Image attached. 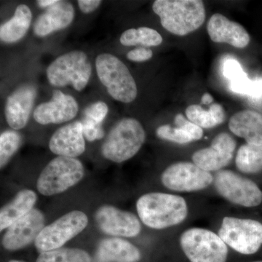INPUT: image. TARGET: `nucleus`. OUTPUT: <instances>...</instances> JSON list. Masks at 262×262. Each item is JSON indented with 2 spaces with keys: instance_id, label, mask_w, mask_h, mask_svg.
Here are the masks:
<instances>
[{
  "instance_id": "f704fd0d",
  "label": "nucleus",
  "mask_w": 262,
  "mask_h": 262,
  "mask_svg": "<svg viewBox=\"0 0 262 262\" xmlns=\"http://www.w3.org/2000/svg\"><path fill=\"white\" fill-rule=\"evenodd\" d=\"M152 56L153 52L149 48H139L129 51L127 58L132 61L144 62L151 59Z\"/></svg>"
},
{
  "instance_id": "412c9836",
  "label": "nucleus",
  "mask_w": 262,
  "mask_h": 262,
  "mask_svg": "<svg viewBox=\"0 0 262 262\" xmlns=\"http://www.w3.org/2000/svg\"><path fill=\"white\" fill-rule=\"evenodd\" d=\"M141 253L136 246L121 238H108L98 246L96 262H138Z\"/></svg>"
},
{
  "instance_id": "f8f14e48",
  "label": "nucleus",
  "mask_w": 262,
  "mask_h": 262,
  "mask_svg": "<svg viewBox=\"0 0 262 262\" xmlns=\"http://www.w3.org/2000/svg\"><path fill=\"white\" fill-rule=\"evenodd\" d=\"M236 146L237 143L232 136L221 133L215 136L211 146L193 154V163L206 171H220L232 161Z\"/></svg>"
},
{
  "instance_id": "c85d7f7f",
  "label": "nucleus",
  "mask_w": 262,
  "mask_h": 262,
  "mask_svg": "<svg viewBox=\"0 0 262 262\" xmlns=\"http://www.w3.org/2000/svg\"><path fill=\"white\" fill-rule=\"evenodd\" d=\"M229 89L237 94L247 95L252 98H259L262 96V80H251L246 74L230 81Z\"/></svg>"
},
{
  "instance_id": "c9c22d12",
  "label": "nucleus",
  "mask_w": 262,
  "mask_h": 262,
  "mask_svg": "<svg viewBox=\"0 0 262 262\" xmlns=\"http://www.w3.org/2000/svg\"><path fill=\"white\" fill-rule=\"evenodd\" d=\"M100 0H79L78 5L81 11L84 13L94 12L101 5Z\"/></svg>"
},
{
  "instance_id": "2f4dec72",
  "label": "nucleus",
  "mask_w": 262,
  "mask_h": 262,
  "mask_svg": "<svg viewBox=\"0 0 262 262\" xmlns=\"http://www.w3.org/2000/svg\"><path fill=\"white\" fill-rule=\"evenodd\" d=\"M174 123H175V125H180L184 127L188 134H189V136L192 137L193 141L200 140L203 138V128L189 121L188 119L184 117L182 114L179 113L177 115L175 119H174Z\"/></svg>"
},
{
  "instance_id": "aec40b11",
  "label": "nucleus",
  "mask_w": 262,
  "mask_h": 262,
  "mask_svg": "<svg viewBox=\"0 0 262 262\" xmlns=\"http://www.w3.org/2000/svg\"><path fill=\"white\" fill-rule=\"evenodd\" d=\"M229 128L247 144L262 146L261 114L248 110L234 114L229 120Z\"/></svg>"
},
{
  "instance_id": "6e6552de",
  "label": "nucleus",
  "mask_w": 262,
  "mask_h": 262,
  "mask_svg": "<svg viewBox=\"0 0 262 262\" xmlns=\"http://www.w3.org/2000/svg\"><path fill=\"white\" fill-rule=\"evenodd\" d=\"M219 236L237 252L254 254L262 246V224L256 220L225 217Z\"/></svg>"
},
{
  "instance_id": "5701e85b",
  "label": "nucleus",
  "mask_w": 262,
  "mask_h": 262,
  "mask_svg": "<svg viewBox=\"0 0 262 262\" xmlns=\"http://www.w3.org/2000/svg\"><path fill=\"white\" fill-rule=\"evenodd\" d=\"M32 19L30 8L26 5H18L13 18L0 27V39L6 43L18 42L28 32Z\"/></svg>"
},
{
  "instance_id": "4468645a",
  "label": "nucleus",
  "mask_w": 262,
  "mask_h": 262,
  "mask_svg": "<svg viewBox=\"0 0 262 262\" xmlns=\"http://www.w3.org/2000/svg\"><path fill=\"white\" fill-rule=\"evenodd\" d=\"M45 218L42 212L32 209L28 214L13 224L3 239V245L9 251H16L35 242L44 229Z\"/></svg>"
},
{
  "instance_id": "20e7f679",
  "label": "nucleus",
  "mask_w": 262,
  "mask_h": 262,
  "mask_svg": "<svg viewBox=\"0 0 262 262\" xmlns=\"http://www.w3.org/2000/svg\"><path fill=\"white\" fill-rule=\"evenodd\" d=\"M98 78L110 96L122 103L133 102L137 96V86L130 71L117 57L110 53L96 60Z\"/></svg>"
},
{
  "instance_id": "0eeeda50",
  "label": "nucleus",
  "mask_w": 262,
  "mask_h": 262,
  "mask_svg": "<svg viewBox=\"0 0 262 262\" xmlns=\"http://www.w3.org/2000/svg\"><path fill=\"white\" fill-rule=\"evenodd\" d=\"M183 252L191 262H226L227 245L219 234L202 228H192L180 237Z\"/></svg>"
},
{
  "instance_id": "72a5a7b5",
  "label": "nucleus",
  "mask_w": 262,
  "mask_h": 262,
  "mask_svg": "<svg viewBox=\"0 0 262 262\" xmlns=\"http://www.w3.org/2000/svg\"><path fill=\"white\" fill-rule=\"evenodd\" d=\"M223 73L229 82L235 80L246 74L239 62L234 59H229L226 61L224 65Z\"/></svg>"
},
{
  "instance_id": "f257e3e1",
  "label": "nucleus",
  "mask_w": 262,
  "mask_h": 262,
  "mask_svg": "<svg viewBox=\"0 0 262 262\" xmlns=\"http://www.w3.org/2000/svg\"><path fill=\"white\" fill-rule=\"evenodd\" d=\"M136 209L143 223L156 229L179 225L188 214L185 200L166 193L152 192L141 196L136 203Z\"/></svg>"
},
{
  "instance_id": "1a4fd4ad",
  "label": "nucleus",
  "mask_w": 262,
  "mask_h": 262,
  "mask_svg": "<svg viewBox=\"0 0 262 262\" xmlns=\"http://www.w3.org/2000/svg\"><path fill=\"white\" fill-rule=\"evenodd\" d=\"M89 223L87 215L75 211L63 215L51 225L45 227L36 239V248L39 252L58 249L67 241L84 230Z\"/></svg>"
},
{
  "instance_id": "f3484780",
  "label": "nucleus",
  "mask_w": 262,
  "mask_h": 262,
  "mask_svg": "<svg viewBox=\"0 0 262 262\" xmlns=\"http://www.w3.org/2000/svg\"><path fill=\"white\" fill-rule=\"evenodd\" d=\"M207 31L213 42L227 43L237 48L247 47L251 39L242 25L220 13L212 15L208 20Z\"/></svg>"
},
{
  "instance_id": "e433bc0d",
  "label": "nucleus",
  "mask_w": 262,
  "mask_h": 262,
  "mask_svg": "<svg viewBox=\"0 0 262 262\" xmlns=\"http://www.w3.org/2000/svg\"><path fill=\"white\" fill-rule=\"evenodd\" d=\"M58 3L57 0H39L37 2L38 6L39 8H50V7L53 6V5L56 4Z\"/></svg>"
},
{
  "instance_id": "6ab92c4d",
  "label": "nucleus",
  "mask_w": 262,
  "mask_h": 262,
  "mask_svg": "<svg viewBox=\"0 0 262 262\" xmlns=\"http://www.w3.org/2000/svg\"><path fill=\"white\" fill-rule=\"evenodd\" d=\"M75 18L73 5L68 2L58 1L56 4L47 8L34 25V34L38 37L48 34L68 27Z\"/></svg>"
},
{
  "instance_id": "58836bf2",
  "label": "nucleus",
  "mask_w": 262,
  "mask_h": 262,
  "mask_svg": "<svg viewBox=\"0 0 262 262\" xmlns=\"http://www.w3.org/2000/svg\"><path fill=\"white\" fill-rule=\"evenodd\" d=\"M10 262H24V261H18V260H12V261H10Z\"/></svg>"
},
{
  "instance_id": "f03ea898",
  "label": "nucleus",
  "mask_w": 262,
  "mask_h": 262,
  "mask_svg": "<svg viewBox=\"0 0 262 262\" xmlns=\"http://www.w3.org/2000/svg\"><path fill=\"white\" fill-rule=\"evenodd\" d=\"M152 10L163 28L178 36L194 32L206 20L204 4L200 0H156Z\"/></svg>"
},
{
  "instance_id": "c756f323",
  "label": "nucleus",
  "mask_w": 262,
  "mask_h": 262,
  "mask_svg": "<svg viewBox=\"0 0 262 262\" xmlns=\"http://www.w3.org/2000/svg\"><path fill=\"white\" fill-rule=\"evenodd\" d=\"M175 127L169 125H162L157 129V136L163 139L179 144H185L193 141L187 130L182 125H176Z\"/></svg>"
},
{
  "instance_id": "cd10ccee",
  "label": "nucleus",
  "mask_w": 262,
  "mask_h": 262,
  "mask_svg": "<svg viewBox=\"0 0 262 262\" xmlns=\"http://www.w3.org/2000/svg\"><path fill=\"white\" fill-rule=\"evenodd\" d=\"M21 137L15 130H6L0 136V166H5L20 147Z\"/></svg>"
},
{
  "instance_id": "9b49d317",
  "label": "nucleus",
  "mask_w": 262,
  "mask_h": 262,
  "mask_svg": "<svg viewBox=\"0 0 262 262\" xmlns=\"http://www.w3.org/2000/svg\"><path fill=\"white\" fill-rule=\"evenodd\" d=\"M161 180L169 189L189 192L206 189L213 182V177L194 163L179 162L165 169Z\"/></svg>"
},
{
  "instance_id": "7c9ffc66",
  "label": "nucleus",
  "mask_w": 262,
  "mask_h": 262,
  "mask_svg": "<svg viewBox=\"0 0 262 262\" xmlns=\"http://www.w3.org/2000/svg\"><path fill=\"white\" fill-rule=\"evenodd\" d=\"M108 108L106 103L103 101L93 103L84 111V118L95 123L101 125L105 117L107 115Z\"/></svg>"
},
{
  "instance_id": "2eb2a0df",
  "label": "nucleus",
  "mask_w": 262,
  "mask_h": 262,
  "mask_svg": "<svg viewBox=\"0 0 262 262\" xmlns=\"http://www.w3.org/2000/svg\"><path fill=\"white\" fill-rule=\"evenodd\" d=\"M78 104L73 96L53 91L51 101L39 104L34 112V118L41 125L60 124L75 118Z\"/></svg>"
},
{
  "instance_id": "ea45409f",
  "label": "nucleus",
  "mask_w": 262,
  "mask_h": 262,
  "mask_svg": "<svg viewBox=\"0 0 262 262\" xmlns=\"http://www.w3.org/2000/svg\"><path fill=\"white\" fill-rule=\"evenodd\" d=\"M253 262H262V261H253Z\"/></svg>"
},
{
  "instance_id": "393cba45",
  "label": "nucleus",
  "mask_w": 262,
  "mask_h": 262,
  "mask_svg": "<svg viewBox=\"0 0 262 262\" xmlns=\"http://www.w3.org/2000/svg\"><path fill=\"white\" fill-rule=\"evenodd\" d=\"M236 165L245 173H257L262 170V146L244 144L237 151Z\"/></svg>"
},
{
  "instance_id": "9d476101",
  "label": "nucleus",
  "mask_w": 262,
  "mask_h": 262,
  "mask_svg": "<svg viewBox=\"0 0 262 262\" xmlns=\"http://www.w3.org/2000/svg\"><path fill=\"white\" fill-rule=\"evenodd\" d=\"M213 181L217 192L234 205L251 208L262 203V192L257 184L232 170H220Z\"/></svg>"
},
{
  "instance_id": "a878e982",
  "label": "nucleus",
  "mask_w": 262,
  "mask_h": 262,
  "mask_svg": "<svg viewBox=\"0 0 262 262\" xmlns=\"http://www.w3.org/2000/svg\"><path fill=\"white\" fill-rule=\"evenodd\" d=\"M122 46H134L141 45L145 47L158 46L163 42L159 32L149 27L130 29L122 33L120 39Z\"/></svg>"
},
{
  "instance_id": "a211bd4d",
  "label": "nucleus",
  "mask_w": 262,
  "mask_h": 262,
  "mask_svg": "<svg viewBox=\"0 0 262 262\" xmlns=\"http://www.w3.org/2000/svg\"><path fill=\"white\" fill-rule=\"evenodd\" d=\"M52 152L67 158L80 156L85 150L83 127L81 122H75L60 127L49 142Z\"/></svg>"
},
{
  "instance_id": "4be33fe9",
  "label": "nucleus",
  "mask_w": 262,
  "mask_h": 262,
  "mask_svg": "<svg viewBox=\"0 0 262 262\" xmlns=\"http://www.w3.org/2000/svg\"><path fill=\"white\" fill-rule=\"evenodd\" d=\"M36 193L24 189L15 195L14 199L3 207L0 212V229L9 228L17 221L23 218L32 211L37 202Z\"/></svg>"
},
{
  "instance_id": "b1692460",
  "label": "nucleus",
  "mask_w": 262,
  "mask_h": 262,
  "mask_svg": "<svg viewBox=\"0 0 262 262\" xmlns=\"http://www.w3.org/2000/svg\"><path fill=\"white\" fill-rule=\"evenodd\" d=\"M189 121L201 128H212L223 123L226 120L225 108L220 103H212L209 110L206 111L200 105L188 106L185 111Z\"/></svg>"
},
{
  "instance_id": "473e14b6",
  "label": "nucleus",
  "mask_w": 262,
  "mask_h": 262,
  "mask_svg": "<svg viewBox=\"0 0 262 262\" xmlns=\"http://www.w3.org/2000/svg\"><path fill=\"white\" fill-rule=\"evenodd\" d=\"M82 127H83L84 137L89 141H94L102 139L104 136V131L101 125L95 123V122L87 120V119H82Z\"/></svg>"
},
{
  "instance_id": "dca6fc26",
  "label": "nucleus",
  "mask_w": 262,
  "mask_h": 262,
  "mask_svg": "<svg viewBox=\"0 0 262 262\" xmlns=\"http://www.w3.org/2000/svg\"><path fill=\"white\" fill-rule=\"evenodd\" d=\"M36 97L37 89L32 84L20 86L8 96L5 117L13 130H20L27 125Z\"/></svg>"
},
{
  "instance_id": "39448f33",
  "label": "nucleus",
  "mask_w": 262,
  "mask_h": 262,
  "mask_svg": "<svg viewBox=\"0 0 262 262\" xmlns=\"http://www.w3.org/2000/svg\"><path fill=\"white\" fill-rule=\"evenodd\" d=\"M84 174V167L80 160L57 157L46 165L39 175L37 190L46 196L59 194L80 182Z\"/></svg>"
},
{
  "instance_id": "bb28decb",
  "label": "nucleus",
  "mask_w": 262,
  "mask_h": 262,
  "mask_svg": "<svg viewBox=\"0 0 262 262\" xmlns=\"http://www.w3.org/2000/svg\"><path fill=\"white\" fill-rule=\"evenodd\" d=\"M37 262H91V256L78 248H58L41 253Z\"/></svg>"
},
{
  "instance_id": "423d86ee",
  "label": "nucleus",
  "mask_w": 262,
  "mask_h": 262,
  "mask_svg": "<svg viewBox=\"0 0 262 262\" xmlns=\"http://www.w3.org/2000/svg\"><path fill=\"white\" fill-rule=\"evenodd\" d=\"M92 67L84 52L75 51L58 57L47 70L48 81L53 86L71 84L77 91L89 83Z\"/></svg>"
},
{
  "instance_id": "ddd939ff",
  "label": "nucleus",
  "mask_w": 262,
  "mask_h": 262,
  "mask_svg": "<svg viewBox=\"0 0 262 262\" xmlns=\"http://www.w3.org/2000/svg\"><path fill=\"white\" fill-rule=\"evenodd\" d=\"M96 222L99 229L110 235L134 237L140 233L141 229L140 222L135 215L111 206L98 208Z\"/></svg>"
},
{
  "instance_id": "7ed1b4c3",
  "label": "nucleus",
  "mask_w": 262,
  "mask_h": 262,
  "mask_svg": "<svg viewBox=\"0 0 262 262\" xmlns=\"http://www.w3.org/2000/svg\"><path fill=\"white\" fill-rule=\"evenodd\" d=\"M145 131L134 118H123L117 122L101 146L106 159L120 163L137 154L145 141Z\"/></svg>"
},
{
  "instance_id": "4c0bfd02",
  "label": "nucleus",
  "mask_w": 262,
  "mask_h": 262,
  "mask_svg": "<svg viewBox=\"0 0 262 262\" xmlns=\"http://www.w3.org/2000/svg\"><path fill=\"white\" fill-rule=\"evenodd\" d=\"M213 101V98L212 97V96L211 94H208V93H206V94H203V96H202L201 98V103H203V104L205 105H208L210 104V103H211Z\"/></svg>"
}]
</instances>
